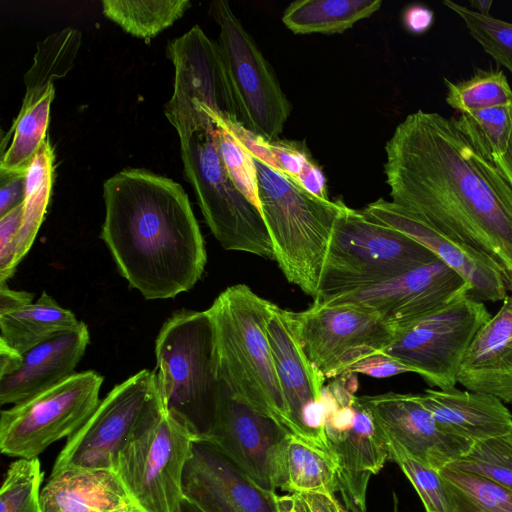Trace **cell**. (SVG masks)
<instances>
[{
  "label": "cell",
  "mask_w": 512,
  "mask_h": 512,
  "mask_svg": "<svg viewBox=\"0 0 512 512\" xmlns=\"http://www.w3.org/2000/svg\"><path fill=\"white\" fill-rule=\"evenodd\" d=\"M103 377L88 370L13 405L0 414V450L36 458L52 443L77 432L97 408Z\"/></svg>",
  "instance_id": "8fae6325"
},
{
  "label": "cell",
  "mask_w": 512,
  "mask_h": 512,
  "mask_svg": "<svg viewBox=\"0 0 512 512\" xmlns=\"http://www.w3.org/2000/svg\"><path fill=\"white\" fill-rule=\"evenodd\" d=\"M26 173H0V217L23 203Z\"/></svg>",
  "instance_id": "f6af8a7d"
},
{
  "label": "cell",
  "mask_w": 512,
  "mask_h": 512,
  "mask_svg": "<svg viewBox=\"0 0 512 512\" xmlns=\"http://www.w3.org/2000/svg\"><path fill=\"white\" fill-rule=\"evenodd\" d=\"M219 27L217 44L233 95L237 120L268 141L278 139L292 105L263 53L225 0L210 4Z\"/></svg>",
  "instance_id": "9c48e42d"
},
{
  "label": "cell",
  "mask_w": 512,
  "mask_h": 512,
  "mask_svg": "<svg viewBox=\"0 0 512 512\" xmlns=\"http://www.w3.org/2000/svg\"><path fill=\"white\" fill-rule=\"evenodd\" d=\"M255 159L260 212L286 279L315 299L331 235L346 208L320 199L284 172Z\"/></svg>",
  "instance_id": "5b68a950"
},
{
  "label": "cell",
  "mask_w": 512,
  "mask_h": 512,
  "mask_svg": "<svg viewBox=\"0 0 512 512\" xmlns=\"http://www.w3.org/2000/svg\"><path fill=\"white\" fill-rule=\"evenodd\" d=\"M82 34L67 27L37 43L33 63L24 75L23 101L41 97L54 81L65 77L74 66Z\"/></svg>",
  "instance_id": "4dcf8cb0"
},
{
  "label": "cell",
  "mask_w": 512,
  "mask_h": 512,
  "mask_svg": "<svg viewBox=\"0 0 512 512\" xmlns=\"http://www.w3.org/2000/svg\"><path fill=\"white\" fill-rule=\"evenodd\" d=\"M156 384L163 411L205 439L221 394L213 321L205 311L179 310L155 341Z\"/></svg>",
  "instance_id": "277c9868"
},
{
  "label": "cell",
  "mask_w": 512,
  "mask_h": 512,
  "mask_svg": "<svg viewBox=\"0 0 512 512\" xmlns=\"http://www.w3.org/2000/svg\"><path fill=\"white\" fill-rule=\"evenodd\" d=\"M290 493L335 495L340 491L339 467L326 449L291 434L286 449L285 483Z\"/></svg>",
  "instance_id": "83f0119b"
},
{
  "label": "cell",
  "mask_w": 512,
  "mask_h": 512,
  "mask_svg": "<svg viewBox=\"0 0 512 512\" xmlns=\"http://www.w3.org/2000/svg\"><path fill=\"white\" fill-rule=\"evenodd\" d=\"M453 121L470 145L493 164L508 146L512 133V104L461 113Z\"/></svg>",
  "instance_id": "836d02e7"
},
{
  "label": "cell",
  "mask_w": 512,
  "mask_h": 512,
  "mask_svg": "<svg viewBox=\"0 0 512 512\" xmlns=\"http://www.w3.org/2000/svg\"><path fill=\"white\" fill-rule=\"evenodd\" d=\"M215 128L208 122L178 135L185 178L194 189L207 226L224 249L274 260L260 210L225 170L215 143Z\"/></svg>",
  "instance_id": "52a82bcc"
},
{
  "label": "cell",
  "mask_w": 512,
  "mask_h": 512,
  "mask_svg": "<svg viewBox=\"0 0 512 512\" xmlns=\"http://www.w3.org/2000/svg\"><path fill=\"white\" fill-rule=\"evenodd\" d=\"M447 466L481 475L512 490V432L473 443Z\"/></svg>",
  "instance_id": "d590c367"
},
{
  "label": "cell",
  "mask_w": 512,
  "mask_h": 512,
  "mask_svg": "<svg viewBox=\"0 0 512 512\" xmlns=\"http://www.w3.org/2000/svg\"><path fill=\"white\" fill-rule=\"evenodd\" d=\"M362 211L428 249L466 281L475 299L503 301L512 291V275L493 258L452 239L404 207L380 198Z\"/></svg>",
  "instance_id": "ac0fdd59"
},
{
  "label": "cell",
  "mask_w": 512,
  "mask_h": 512,
  "mask_svg": "<svg viewBox=\"0 0 512 512\" xmlns=\"http://www.w3.org/2000/svg\"><path fill=\"white\" fill-rule=\"evenodd\" d=\"M493 1L492 0H472L470 4L472 6V10L483 14L489 15V11L491 8Z\"/></svg>",
  "instance_id": "f5cc1de1"
},
{
  "label": "cell",
  "mask_w": 512,
  "mask_h": 512,
  "mask_svg": "<svg viewBox=\"0 0 512 512\" xmlns=\"http://www.w3.org/2000/svg\"><path fill=\"white\" fill-rule=\"evenodd\" d=\"M433 21V11L424 5H409L402 13L403 25L412 34L425 33L431 27Z\"/></svg>",
  "instance_id": "bcb514c9"
},
{
  "label": "cell",
  "mask_w": 512,
  "mask_h": 512,
  "mask_svg": "<svg viewBox=\"0 0 512 512\" xmlns=\"http://www.w3.org/2000/svg\"><path fill=\"white\" fill-rule=\"evenodd\" d=\"M310 512H344L343 505L335 495L320 493L301 494Z\"/></svg>",
  "instance_id": "c3c4849f"
},
{
  "label": "cell",
  "mask_w": 512,
  "mask_h": 512,
  "mask_svg": "<svg viewBox=\"0 0 512 512\" xmlns=\"http://www.w3.org/2000/svg\"><path fill=\"white\" fill-rule=\"evenodd\" d=\"M87 325L51 338L27 352L0 372V404H17L74 374L89 344Z\"/></svg>",
  "instance_id": "7402d4cb"
},
{
  "label": "cell",
  "mask_w": 512,
  "mask_h": 512,
  "mask_svg": "<svg viewBox=\"0 0 512 512\" xmlns=\"http://www.w3.org/2000/svg\"><path fill=\"white\" fill-rule=\"evenodd\" d=\"M55 87L41 97L22 101L21 108L5 139L11 142L1 154L0 173H26L37 151L47 139L50 108Z\"/></svg>",
  "instance_id": "f1b7e54d"
},
{
  "label": "cell",
  "mask_w": 512,
  "mask_h": 512,
  "mask_svg": "<svg viewBox=\"0 0 512 512\" xmlns=\"http://www.w3.org/2000/svg\"><path fill=\"white\" fill-rule=\"evenodd\" d=\"M23 218V203L0 217V283L14 274L16 241Z\"/></svg>",
  "instance_id": "7bdbcfd3"
},
{
  "label": "cell",
  "mask_w": 512,
  "mask_h": 512,
  "mask_svg": "<svg viewBox=\"0 0 512 512\" xmlns=\"http://www.w3.org/2000/svg\"><path fill=\"white\" fill-rule=\"evenodd\" d=\"M490 317L482 301L465 294L396 329L382 353L408 366L430 386L454 388L474 337Z\"/></svg>",
  "instance_id": "30bf717a"
},
{
  "label": "cell",
  "mask_w": 512,
  "mask_h": 512,
  "mask_svg": "<svg viewBox=\"0 0 512 512\" xmlns=\"http://www.w3.org/2000/svg\"><path fill=\"white\" fill-rule=\"evenodd\" d=\"M346 372L364 374L374 378H387L402 373L412 372V370L393 357L382 352H377L359 360Z\"/></svg>",
  "instance_id": "ee69618b"
},
{
  "label": "cell",
  "mask_w": 512,
  "mask_h": 512,
  "mask_svg": "<svg viewBox=\"0 0 512 512\" xmlns=\"http://www.w3.org/2000/svg\"><path fill=\"white\" fill-rule=\"evenodd\" d=\"M443 4L460 17L484 51L512 74V23L480 14L451 0H444Z\"/></svg>",
  "instance_id": "74e56055"
},
{
  "label": "cell",
  "mask_w": 512,
  "mask_h": 512,
  "mask_svg": "<svg viewBox=\"0 0 512 512\" xmlns=\"http://www.w3.org/2000/svg\"><path fill=\"white\" fill-rule=\"evenodd\" d=\"M279 512H310L309 508L300 493H289L278 496Z\"/></svg>",
  "instance_id": "681fc988"
},
{
  "label": "cell",
  "mask_w": 512,
  "mask_h": 512,
  "mask_svg": "<svg viewBox=\"0 0 512 512\" xmlns=\"http://www.w3.org/2000/svg\"><path fill=\"white\" fill-rule=\"evenodd\" d=\"M54 179V152L47 138L26 171L23 218L16 241L13 263L17 265L32 246L47 211Z\"/></svg>",
  "instance_id": "f546056e"
},
{
  "label": "cell",
  "mask_w": 512,
  "mask_h": 512,
  "mask_svg": "<svg viewBox=\"0 0 512 512\" xmlns=\"http://www.w3.org/2000/svg\"><path fill=\"white\" fill-rule=\"evenodd\" d=\"M446 102L460 113L512 104V89L501 70H478L460 82L445 79Z\"/></svg>",
  "instance_id": "e575fe53"
},
{
  "label": "cell",
  "mask_w": 512,
  "mask_h": 512,
  "mask_svg": "<svg viewBox=\"0 0 512 512\" xmlns=\"http://www.w3.org/2000/svg\"><path fill=\"white\" fill-rule=\"evenodd\" d=\"M164 413L154 370L143 369L101 400L59 453L51 475L82 469L113 470L120 453Z\"/></svg>",
  "instance_id": "ba28073f"
},
{
  "label": "cell",
  "mask_w": 512,
  "mask_h": 512,
  "mask_svg": "<svg viewBox=\"0 0 512 512\" xmlns=\"http://www.w3.org/2000/svg\"><path fill=\"white\" fill-rule=\"evenodd\" d=\"M184 499L202 512H279L278 495L207 440L197 439L183 475Z\"/></svg>",
  "instance_id": "d6986e66"
},
{
  "label": "cell",
  "mask_w": 512,
  "mask_h": 512,
  "mask_svg": "<svg viewBox=\"0 0 512 512\" xmlns=\"http://www.w3.org/2000/svg\"><path fill=\"white\" fill-rule=\"evenodd\" d=\"M167 57L174 66V86L166 105L198 103L207 114L237 119L217 41L195 25L168 43Z\"/></svg>",
  "instance_id": "ffe728a7"
},
{
  "label": "cell",
  "mask_w": 512,
  "mask_h": 512,
  "mask_svg": "<svg viewBox=\"0 0 512 512\" xmlns=\"http://www.w3.org/2000/svg\"><path fill=\"white\" fill-rule=\"evenodd\" d=\"M103 198L100 237L130 287L146 300L191 290L207 255L182 186L145 169L126 168L105 180Z\"/></svg>",
  "instance_id": "7a4b0ae2"
},
{
  "label": "cell",
  "mask_w": 512,
  "mask_h": 512,
  "mask_svg": "<svg viewBox=\"0 0 512 512\" xmlns=\"http://www.w3.org/2000/svg\"><path fill=\"white\" fill-rule=\"evenodd\" d=\"M294 317L306 356L326 379L382 352L395 334L377 313L355 305L313 302L308 309L294 312Z\"/></svg>",
  "instance_id": "4fadbf2b"
},
{
  "label": "cell",
  "mask_w": 512,
  "mask_h": 512,
  "mask_svg": "<svg viewBox=\"0 0 512 512\" xmlns=\"http://www.w3.org/2000/svg\"><path fill=\"white\" fill-rule=\"evenodd\" d=\"M342 497V505L344 512H366L365 505L356 501L346 492H340Z\"/></svg>",
  "instance_id": "816d5d0a"
},
{
  "label": "cell",
  "mask_w": 512,
  "mask_h": 512,
  "mask_svg": "<svg viewBox=\"0 0 512 512\" xmlns=\"http://www.w3.org/2000/svg\"><path fill=\"white\" fill-rule=\"evenodd\" d=\"M381 5V0H297L284 10L282 22L299 35L343 33Z\"/></svg>",
  "instance_id": "4316f807"
},
{
  "label": "cell",
  "mask_w": 512,
  "mask_h": 512,
  "mask_svg": "<svg viewBox=\"0 0 512 512\" xmlns=\"http://www.w3.org/2000/svg\"><path fill=\"white\" fill-rule=\"evenodd\" d=\"M42 481L38 457L12 462L0 490V512H42Z\"/></svg>",
  "instance_id": "8d00e7d4"
},
{
  "label": "cell",
  "mask_w": 512,
  "mask_h": 512,
  "mask_svg": "<svg viewBox=\"0 0 512 512\" xmlns=\"http://www.w3.org/2000/svg\"><path fill=\"white\" fill-rule=\"evenodd\" d=\"M387 437V436H386ZM391 459L395 461L418 493L426 512H453L445 483L438 470L410 455L388 439Z\"/></svg>",
  "instance_id": "f35d334b"
},
{
  "label": "cell",
  "mask_w": 512,
  "mask_h": 512,
  "mask_svg": "<svg viewBox=\"0 0 512 512\" xmlns=\"http://www.w3.org/2000/svg\"><path fill=\"white\" fill-rule=\"evenodd\" d=\"M133 512H141V511L134 507Z\"/></svg>",
  "instance_id": "11a10c76"
},
{
  "label": "cell",
  "mask_w": 512,
  "mask_h": 512,
  "mask_svg": "<svg viewBox=\"0 0 512 512\" xmlns=\"http://www.w3.org/2000/svg\"><path fill=\"white\" fill-rule=\"evenodd\" d=\"M103 14L126 33L151 39L190 8L189 0H103Z\"/></svg>",
  "instance_id": "1f68e13d"
},
{
  "label": "cell",
  "mask_w": 512,
  "mask_h": 512,
  "mask_svg": "<svg viewBox=\"0 0 512 512\" xmlns=\"http://www.w3.org/2000/svg\"><path fill=\"white\" fill-rule=\"evenodd\" d=\"M439 427L470 443L512 432V413L498 398L456 387L418 394Z\"/></svg>",
  "instance_id": "cb8c5ba5"
},
{
  "label": "cell",
  "mask_w": 512,
  "mask_h": 512,
  "mask_svg": "<svg viewBox=\"0 0 512 512\" xmlns=\"http://www.w3.org/2000/svg\"><path fill=\"white\" fill-rule=\"evenodd\" d=\"M34 294L10 289L6 283H0V315L13 311L33 302Z\"/></svg>",
  "instance_id": "7dc6e473"
},
{
  "label": "cell",
  "mask_w": 512,
  "mask_h": 512,
  "mask_svg": "<svg viewBox=\"0 0 512 512\" xmlns=\"http://www.w3.org/2000/svg\"><path fill=\"white\" fill-rule=\"evenodd\" d=\"M465 294H470L466 281L436 259L373 287L315 303L359 306L396 330Z\"/></svg>",
  "instance_id": "2e32d148"
},
{
  "label": "cell",
  "mask_w": 512,
  "mask_h": 512,
  "mask_svg": "<svg viewBox=\"0 0 512 512\" xmlns=\"http://www.w3.org/2000/svg\"><path fill=\"white\" fill-rule=\"evenodd\" d=\"M42 512H126L133 507L113 470L75 468L50 475Z\"/></svg>",
  "instance_id": "d4e9b609"
},
{
  "label": "cell",
  "mask_w": 512,
  "mask_h": 512,
  "mask_svg": "<svg viewBox=\"0 0 512 512\" xmlns=\"http://www.w3.org/2000/svg\"><path fill=\"white\" fill-rule=\"evenodd\" d=\"M272 307L247 285L237 284L206 311L214 324L220 379L234 397L292 433L267 333Z\"/></svg>",
  "instance_id": "3957f363"
},
{
  "label": "cell",
  "mask_w": 512,
  "mask_h": 512,
  "mask_svg": "<svg viewBox=\"0 0 512 512\" xmlns=\"http://www.w3.org/2000/svg\"><path fill=\"white\" fill-rule=\"evenodd\" d=\"M453 512H512V490L481 475L444 466L438 469Z\"/></svg>",
  "instance_id": "d6a6232c"
},
{
  "label": "cell",
  "mask_w": 512,
  "mask_h": 512,
  "mask_svg": "<svg viewBox=\"0 0 512 512\" xmlns=\"http://www.w3.org/2000/svg\"><path fill=\"white\" fill-rule=\"evenodd\" d=\"M215 143L231 181L260 210L254 157L229 131L219 126L215 128Z\"/></svg>",
  "instance_id": "ab89813d"
},
{
  "label": "cell",
  "mask_w": 512,
  "mask_h": 512,
  "mask_svg": "<svg viewBox=\"0 0 512 512\" xmlns=\"http://www.w3.org/2000/svg\"><path fill=\"white\" fill-rule=\"evenodd\" d=\"M134 506L126 512H133Z\"/></svg>",
  "instance_id": "9f6ffc18"
},
{
  "label": "cell",
  "mask_w": 512,
  "mask_h": 512,
  "mask_svg": "<svg viewBox=\"0 0 512 512\" xmlns=\"http://www.w3.org/2000/svg\"><path fill=\"white\" fill-rule=\"evenodd\" d=\"M360 398L388 439L436 470L460 457L472 445L443 431L418 394L388 392Z\"/></svg>",
  "instance_id": "44dd1931"
},
{
  "label": "cell",
  "mask_w": 512,
  "mask_h": 512,
  "mask_svg": "<svg viewBox=\"0 0 512 512\" xmlns=\"http://www.w3.org/2000/svg\"><path fill=\"white\" fill-rule=\"evenodd\" d=\"M269 148L280 171L293 178L299 185L319 168L304 142L276 139L269 141Z\"/></svg>",
  "instance_id": "60d3db41"
},
{
  "label": "cell",
  "mask_w": 512,
  "mask_h": 512,
  "mask_svg": "<svg viewBox=\"0 0 512 512\" xmlns=\"http://www.w3.org/2000/svg\"><path fill=\"white\" fill-rule=\"evenodd\" d=\"M208 116L216 126L229 131L254 158L280 170L275 157L271 153L268 140L245 128L237 119L215 114H208Z\"/></svg>",
  "instance_id": "b9f144b4"
},
{
  "label": "cell",
  "mask_w": 512,
  "mask_h": 512,
  "mask_svg": "<svg viewBox=\"0 0 512 512\" xmlns=\"http://www.w3.org/2000/svg\"><path fill=\"white\" fill-rule=\"evenodd\" d=\"M80 324L72 311L43 292L36 302L0 315V353L21 356Z\"/></svg>",
  "instance_id": "484cf974"
},
{
  "label": "cell",
  "mask_w": 512,
  "mask_h": 512,
  "mask_svg": "<svg viewBox=\"0 0 512 512\" xmlns=\"http://www.w3.org/2000/svg\"><path fill=\"white\" fill-rule=\"evenodd\" d=\"M182 512H202V511L184 499L183 505H182Z\"/></svg>",
  "instance_id": "db71d44e"
},
{
  "label": "cell",
  "mask_w": 512,
  "mask_h": 512,
  "mask_svg": "<svg viewBox=\"0 0 512 512\" xmlns=\"http://www.w3.org/2000/svg\"><path fill=\"white\" fill-rule=\"evenodd\" d=\"M321 403L326 446L339 467V492H346L365 505L370 477L391 459L388 438L360 397L339 404L325 385Z\"/></svg>",
  "instance_id": "9a60e30c"
},
{
  "label": "cell",
  "mask_w": 512,
  "mask_h": 512,
  "mask_svg": "<svg viewBox=\"0 0 512 512\" xmlns=\"http://www.w3.org/2000/svg\"><path fill=\"white\" fill-rule=\"evenodd\" d=\"M267 333L292 433L328 450L321 403L326 378L306 356L294 312L273 304Z\"/></svg>",
  "instance_id": "e0dca14e"
},
{
  "label": "cell",
  "mask_w": 512,
  "mask_h": 512,
  "mask_svg": "<svg viewBox=\"0 0 512 512\" xmlns=\"http://www.w3.org/2000/svg\"><path fill=\"white\" fill-rule=\"evenodd\" d=\"M436 259L417 241L346 206L336 220L313 302L373 287Z\"/></svg>",
  "instance_id": "8992f818"
},
{
  "label": "cell",
  "mask_w": 512,
  "mask_h": 512,
  "mask_svg": "<svg viewBox=\"0 0 512 512\" xmlns=\"http://www.w3.org/2000/svg\"><path fill=\"white\" fill-rule=\"evenodd\" d=\"M197 437L164 412L118 456L113 471L141 512H182L183 475Z\"/></svg>",
  "instance_id": "7c38bea8"
},
{
  "label": "cell",
  "mask_w": 512,
  "mask_h": 512,
  "mask_svg": "<svg viewBox=\"0 0 512 512\" xmlns=\"http://www.w3.org/2000/svg\"><path fill=\"white\" fill-rule=\"evenodd\" d=\"M493 165L512 188V133L505 153Z\"/></svg>",
  "instance_id": "f907efd6"
},
{
  "label": "cell",
  "mask_w": 512,
  "mask_h": 512,
  "mask_svg": "<svg viewBox=\"0 0 512 512\" xmlns=\"http://www.w3.org/2000/svg\"><path fill=\"white\" fill-rule=\"evenodd\" d=\"M291 432L274 418L232 395L221 379L220 401L205 439L263 488L276 491L285 483L286 449Z\"/></svg>",
  "instance_id": "5bb4252c"
},
{
  "label": "cell",
  "mask_w": 512,
  "mask_h": 512,
  "mask_svg": "<svg viewBox=\"0 0 512 512\" xmlns=\"http://www.w3.org/2000/svg\"><path fill=\"white\" fill-rule=\"evenodd\" d=\"M392 202L512 275V188L457 129L453 118L418 110L385 145Z\"/></svg>",
  "instance_id": "6da1fadb"
},
{
  "label": "cell",
  "mask_w": 512,
  "mask_h": 512,
  "mask_svg": "<svg viewBox=\"0 0 512 512\" xmlns=\"http://www.w3.org/2000/svg\"><path fill=\"white\" fill-rule=\"evenodd\" d=\"M457 383L512 404V295L480 328L460 366Z\"/></svg>",
  "instance_id": "603a6c76"
}]
</instances>
